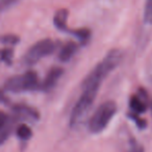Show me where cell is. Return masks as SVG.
Here are the masks:
<instances>
[{"label":"cell","mask_w":152,"mask_h":152,"mask_svg":"<svg viewBox=\"0 0 152 152\" xmlns=\"http://www.w3.org/2000/svg\"><path fill=\"white\" fill-rule=\"evenodd\" d=\"M121 58H122V53L118 49L110 50L106 54V56L94 68L93 71L87 76V78L83 81V89L98 91L100 83L119 65V63L121 61Z\"/></svg>","instance_id":"obj_1"},{"label":"cell","mask_w":152,"mask_h":152,"mask_svg":"<svg viewBox=\"0 0 152 152\" xmlns=\"http://www.w3.org/2000/svg\"><path fill=\"white\" fill-rule=\"evenodd\" d=\"M117 105L114 101H106L99 106L94 113L89 122V129L91 132L98 133L102 131L110 123L116 114Z\"/></svg>","instance_id":"obj_2"},{"label":"cell","mask_w":152,"mask_h":152,"mask_svg":"<svg viewBox=\"0 0 152 152\" xmlns=\"http://www.w3.org/2000/svg\"><path fill=\"white\" fill-rule=\"evenodd\" d=\"M97 93L98 91H94V90H83V94L79 97L78 101L76 102L71 113V117H70L71 126H76L83 121V117L88 114L89 110L91 108Z\"/></svg>","instance_id":"obj_3"},{"label":"cell","mask_w":152,"mask_h":152,"mask_svg":"<svg viewBox=\"0 0 152 152\" xmlns=\"http://www.w3.org/2000/svg\"><path fill=\"white\" fill-rule=\"evenodd\" d=\"M39 85L38 76L34 72L28 71L22 75H17L7 79L5 83V89L10 92H23L37 89Z\"/></svg>","instance_id":"obj_4"},{"label":"cell","mask_w":152,"mask_h":152,"mask_svg":"<svg viewBox=\"0 0 152 152\" xmlns=\"http://www.w3.org/2000/svg\"><path fill=\"white\" fill-rule=\"evenodd\" d=\"M55 49V44L50 39L41 40L34 44L25 54V63L28 65L37 63L41 58L51 54Z\"/></svg>","instance_id":"obj_5"},{"label":"cell","mask_w":152,"mask_h":152,"mask_svg":"<svg viewBox=\"0 0 152 152\" xmlns=\"http://www.w3.org/2000/svg\"><path fill=\"white\" fill-rule=\"evenodd\" d=\"M61 75H63V69H61V68H53V69H51L49 71V73L47 74L44 83H43L42 89L44 90L51 89L56 83V81L58 80Z\"/></svg>","instance_id":"obj_6"},{"label":"cell","mask_w":152,"mask_h":152,"mask_svg":"<svg viewBox=\"0 0 152 152\" xmlns=\"http://www.w3.org/2000/svg\"><path fill=\"white\" fill-rule=\"evenodd\" d=\"M11 131V120L9 116L0 110V144L7 140Z\"/></svg>","instance_id":"obj_7"},{"label":"cell","mask_w":152,"mask_h":152,"mask_svg":"<svg viewBox=\"0 0 152 152\" xmlns=\"http://www.w3.org/2000/svg\"><path fill=\"white\" fill-rule=\"evenodd\" d=\"M68 11L66 9H61L55 13L54 18H53V22H54V25L57 29L59 30H65L67 31V19H68Z\"/></svg>","instance_id":"obj_8"},{"label":"cell","mask_w":152,"mask_h":152,"mask_svg":"<svg viewBox=\"0 0 152 152\" xmlns=\"http://www.w3.org/2000/svg\"><path fill=\"white\" fill-rule=\"evenodd\" d=\"M76 49H77V46L74 42H69L65 45V46L61 48V52H59V59L61 61H68L75 53Z\"/></svg>","instance_id":"obj_9"},{"label":"cell","mask_w":152,"mask_h":152,"mask_svg":"<svg viewBox=\"0 0 152 152\" xmlns=\"http://www.w3.org/2000/svg\"><path fill=\"white\" fill-rule=\"evenodd\" d=\"M130 107L133 113H144L146 110V103L137 96H132L130 99Z\"/></svg>","instance_id":"obj_10"},{"label":"cell","mask_w":152,"mask_h":152,"mask_svg":"<svg viewBox=\"0 0 152 152\" xmlns=\"http://www.w3.org/2000/svg\"><path fill=\"white\" fill-rule=\"evenodd\" d=\"M17 134L21 140H28V139H30V137H31L32 131L26 124H22V125H20V126L18 127Z\"/></svg>","instance_id":"obj_11"},{"label":"cell","mask_w":152,"mask_h":152,"mask_svg":"<svg viewBox=\"0 0 152 152\" xmlns=\"http://www.w3.org/2000/svg\"><path fill=\"white\" fill-rule=\"evenodd\" d=\"M144 22L152 24V0H146L144 9Z\"/></svg>","instance_id":"obj_12"},{"label":"cell","mask_w":152,"mask_h":152,"mask_svg":"<svg viewBox=\"0 0 152 152\" xmlns=\"http://www.w3.org/2000/svg\"><path fill=\"white\" fill-rule=\"evenodd\" d=\"M72 32H73L78 39H80L81 41L88 40V39L90 38V36H91V31H90L89 29H87V28H81V29L73 30Z\"/></svg>","instance_id":"obj_13"},{"label":"cell","mask_w":152,"mask_h":152,"mask_svg":"<svg viewBox=\"0 0 152 152\" xmlns=\"http://www.w3.org/2000/svg\"><path fill=\"white\" fill-rule=\"evenodd\" d=\"M4 44H10V45H15L16 43L19 42V38L17 36H13V34H7V36L2 37L1 39Z\"/></svg>","instance_id":"obj_14"},{"label":"cell","mask_w":152,"mask_h":152,"mask_svg":"<svg viewBox=\"0 0 152 152\" xmlns=\"http://www.w3.org/2000/svg\"><path fill=\"white\" fill-rule=\"evenodd\" d=\"M0 53H1V58L3 61H7V63H11V58L13 56V50H11V49H4V50H2Z\"/></svg>","instance_id":"obj_15"},{"label":"cell","mask_w":152,"mask_h":152,"mask_svg":"<svg viewBox=\"0 0 152 152\" xmlns=\"http://www.w3.org/2000/svg\"><path fill=\"white\" fill-rule=\"evenodd\" d=\"M18 0H0V4L2 7H9L17 2Z\"/></svg>","instance_id":"obj_16"},{"label":"cell","mask_w":152,"mask_h":152,"mask_svg":"<svg viewBox=\"0 0 152 152\" xmlns=\"http://www.w3.org/2000/svg\"><path fill=\"white\" fill-rule=\"evenodd\" d=\"M0 101H7V98L3 96V94L0 92Z\"/></svg>","instance_id":"obj_17"},{"label":"cell","mask_w":152,"mask_h":152,"mask_svg":"<svg viewBox=\"0 0 152 152\" xmlns=\"http://www.w3.org/2000/svg\"><path fill=\"white\" fill-rule=\"evenodd\" d=\"M151 108H152V106H151Z\"/></svg>","instance_id":"obj_18"}]
</instances>
